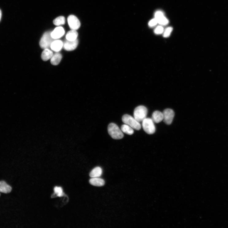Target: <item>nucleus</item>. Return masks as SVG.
<instances>
[{"instance_id":"f257e3e1","label":"nucleus","mask_w":228,"mask_h":228,"mask_svg":"<svg viewBox=\"0 0 228 228\" xmlns=\"http://www.w3.org/2000/svg\"><path fill=\"white\" fill-rule=\"evenodd\" d=\"M108 131L109 134L114 139H121L124 136L122 131L117 125L114 123H111L109 125Z\"/></svg>"},{"instance_id":"f03ea898","label":"nucleus","mask_w":228,"mask_h":228,"mask_svg":"<svg viewBox=\"0 0 228 228\" xmlns=\"http://www.w3.org/2000/svg\"><path fill=\"white\" fill-rule=\"evenodd\" d=\"M122 121L125 124L130 126L133 129L137 130L141 129V126L140 122L130 115L127 114L124 115L122 117Z\"/></svg>"},{"instance_id":"7ed1b4c3","label":"nucleus","mask_w":228,"mask_h":228,"mask_svg":"<svg viewBox=\"0 0 228 228\" xmlns=\"http://www.w3.org/2000/svg\"><path fill=\"white\" fill-rule=\"evenodd\" d=\"M148 110L145 106H139L136 107L134 112V117L139 122H142L146 118Z\"/></svg>"},{"instance_id":"20e7f679","label":"nucleus","mask_w":228,"mask_h":228,"mask_svg":"<svg viewBox=\"0 0 228 228\" xmlns=\"http://www.w3.org/2000/svg\"><path fill=\"white\" fill-rule=\"evenodd\" d=\"M51 33V32H47L43 36L39 43L40 46L42 48L45 49L51 48L52 44L56 40L52 38Z\"/></svg>"},{"instance_id":"39448f33","label":"nucleus","mask_w":228,"mask_h":228,"mask_svg":"<svg viewBox=\"0 0 228 228\" xmlns=\"http://www.w3.org/2000/svg\"><path fill=\"white\" fill-rule=\"evenodd\" d=\"M142 122L144 130L146 133L152 134L155 133L156 127L152 118H146Z\"/></svg>"},{"instance_id":"423d86ee","label":"nucleus","mask_w":228,"mask_h":228,"mask_svg":"<svg viewBox=\"0 0 228 228\" xmlns=\"http://www.w3.org/2000/svg\"><path fill=\"white\" fill-rule=\"evenodd\" d=\"M67 20L69 26L72 30H76L80 27V21L75 16L71 15L69 16Z\"/></svg>"},{"instance_id":"0eeeda50","label":"nucleus","mask_w":228,"mask_h":228,"mask_svg":"<svg viewBox=\"0 0 228 228\" xmlns=\"http://www.w3.org/2000/svg\"><path fill=\"white\" fill-rule=\"evenodd\" d=\"M163 114L164 122L167 125L171 124L175 116L174 111L171 109H166L164 110Z\"/></svg>"},{"instance_id":"6e6552de","label":"nucleus","mask_w":228,"mask_h":228,"mask_svg":"<svg viewBox=\"0 0 228 228\" xmlns=\"http://www.w3.org/2000/svg\"><path fill=\"white\" fill-rule=\"evenodd\" d=\"M155 17L158 23L161 25H166L169 23L168 20L164 16L163 13L161 11H157L155 14Z\"/></svg>"},{"instance_id":"1a4fd4ad","label":"nucleus","mask_w":228,"mask_h":228,"mask_svg":"<svg viewBox=\"0 0 228 228\" xmlns=\"http://www.w3.org/2000/svg\"><path fill=\"white\" fill-rule=\"evenodd\" d=\"M78 44L77 39L74 41H66L64 43L63 47L65 50L68 51H72L77 47Z\"/></svg>"},{"instance_id":"9d476101","label":"nucleus","mask_w":228,"mask_h":228,"mask_svg":"<svg viewBox=\"0 0 228 228\" xmlns=\"http://www.w3.org/2000/svg\"><path fill=\"white\" fill-rule=\"evenodd\" d=\"M65 34L64 28L62 27L56 28L54 31L51 32V35L52 38L57 39L62 37Z\"/></svg>"},{"instance_id":"9b49d317","label":"nucleus","mask_w":228,"mask_h":228,"mask_svg":"<svg viewBox=\"0 0 228 228\" xmlns=\"http://www.w3.org/2000/svg\"><path fill=\"white\" fill-rule=\"evenodd\" d=\"M63 45L64 43L62 41L56 39L52 44L51 48L53 51L58 52L61 50Z\"/></svg>"},{"instance_id":"f8f14e48","label":"nucleus","mask_w":228,"mask_h":228,"mask_svg":"<svg viewBox=\"0 0 228 228\" xmlns=\"http://www.w3.org/2000/svg\"><path fill=\"white\" fill-rule=\"evenodd\" d=\"M152 119L154 122L159 123L163 120V114L160 111H155L153 114Z\"/></svg>"},{"instance_id":"ddd939ff","label":"nucleus","mask_w":228,"mask_h":228,"mask_svg":"<svg viewBox=\"0 0 228 228\" xmlns=\"http://www.w3.org/2000/svg\"><path fill=\"white\" fill-rule=\"evenodd\" d=\"M90 183L93 186L98 187L103 186L105 184V182L103 179L98 177H92L90 180Z\"/></svg>"},{"instance_id":"4468645a","label":"nucleus","mask_w":228,"mask_h":228,"mask_svg":"<svg viewBox=\"0 0 228 228\" xmlns=\"http://www.w3.org/2000/svg\"><path fill=\"white\" fill-rule=\"evenodd\" d=\"M11 187L7 184L5 182H0V192L4 193H8L12 191Z\"/></svg>"},{"instance_id":"2eb2a0df","label":"nucleus","mask_w":228,"mask_h":228,"mask_svg":"<svg viewBox=\"0 0 228 228\" xmlns=\"http://www.w3.org/2000/svg\"><path fill=\"white\" fill-rule=\"evenodd\" d=\"M62 56V55L58 52L53 54L51 58V64L54 65H57L60 62Z\"/></svg>"},{"instance_id":"dca6fc26","label":"nucleus","mask_w":228,"mask_h":228,"mask_svg":"<svg viewBox=\"0 0 228 228\" xmlns=\"http://www.w3.org/2000/svg\"><path fill=\"white\" fill-rule=\"evenodd\" d=\"M53 52L48 48L44 49L41 55V58L44 61H47L51 59L53 55Z\"/></svg>"},{"instance_id":"f3484780","label":"nucleus","mask_w":228,"mask_h":228,"mask_svg":"<svg viewBox=\"0 0 228 228\" xmlns=\"http://www.w3.org/2000/svg\"><path fill=\"white\" fill-rule=\"evenodd\" d=\"M78 36L77 32L75 30H72L69 31L67 34L66 36L67 40L69 41H74L76 39Z\"/></svg>"},{"instance_id":"a211bd4d","label":"nucleus","mask_w":228,"mask_h":228,"mask_svg":"<svg viewBox=\"0 0 228 228\" xmlns=\"http://www.w3.org/2000/svg\"><path fill=\"white\" fill-rule=\"evenodd\" d=\"M102 173V170L101 168L97 167L91 171L90 176L91 177H98L100 176Z\"/></svg>"},{"instance_id":"6ab92c4d","label":"nucleus","mask_w":228,"mask_h":228,"mask_svg":"<svg viewBox=\"0 0 228 228\" xmlns=\"http://www.w3.org/2000/svg\"><path fill=\"white\" fill-rule=\"evenodd\" d=\"M121 130L123 133L129 135H132L134 132L132 128L126 124L122 126Z\"/></svg>"},{"instance_id":"aec40b11","label":"nucleus","mask_w":228,"mask_h":228,"mask_svg":"<svg viewBox=\"0 0 228 228\" xmlns=\"http://www.w3.org/2000/svg\"><path fill=\"white\" fill-rule=\"evenodd\" d=\"M53 22L54 25L57 26L63 25L65 24V19L64 16L59 17L54 20Z\"/></svg>"},{"instance_id":"412c9836","label":"nucleus","mask_w":228,"mask_h":228,"mask_svg":"<svg viewBox=\"0 0 228 228\" xmlns=\"http://www.w3.org/2000/svg\"><path fill=\"white\" fill-rule=\"evenodd\" d=\"M173 30V28L172 27H168L164 31L163 36L164 37H169Z\"/></svg>"},{"instance_id":"4be33fe9","label":"nucleus","mask_w":228,"mask_h":228,"mask_svg":"<svg viewBox=\"0 0 228 228\" xmlns=\"http://www.w3.org/2000/svg\"><path fill=\"white\" fill-rule=\"evenodd\" d=\"M54 191L59 197L62 196L64 195L62 188L61 187H55L54 188Z\"/></svg>"},{"instance_id":"5701e85b","label":"nucleus","mask_w":228,"mask_h":228,"mask_svg":"<svg viewBox=\"0 0 228 228\" xmlns=\"http://www.w3.org/2000/svg\"><path fill=\"white\" fill-rule=\"evenodd\" d=\"M164 29L161 26H158L155 29L154 33L157 35H159L162 34L164 33Z\"/></svg>"},{"instance_id":"b1692460","label":"nucleus","mask_w":228,"mask_h":228,"mask_svg":"<svg viewBox=\"0 0 228 228\" xmlns=\"http://www.w3.org/2000/svg\"><path fill=\"white\" fill-rule=\"evenodd\" d=\"M158 23L157 20L155 18L151 20L149 23V25L151 27H153L156 25Z\"/></svg>"},{"instance_id":"393cba45","label":"nucleus","mask_w":228,"mask_h":228,"mask_svg":"<svg viewBox=\"0 0 228 228\" xmlns=\"http://www.w3.org/2000/svg\"><path fill=\"white\" fill-rule=\"evenodd\" d=\"M2 16V12L1 9H0V21H1Z\"/></svg>"}]
</instances>
